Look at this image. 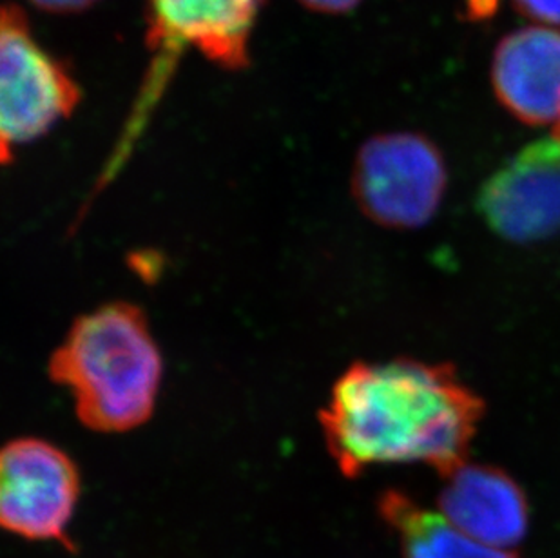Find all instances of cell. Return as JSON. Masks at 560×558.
<instances>
[{
    "label": "cell",
    "instance_id": "1",
    "mask_svg": "<svg viewBox=\"0 0 560 558\" xmlns=\"http://www.w3.org/2000/svg\"><path fill=\"white\" fill-rule=\"evenodd\" d=\"M482 416L485 403L454 367L394 359L345 370L319 422L345 477L396 463H423L446 477L468 463Z\"/></svg>",
    "mask_w": 560,
    "mask_h": 558
},
{
    "label": "cell",
    "instance_id": "2",
    "mask_svg": "<svg viewBox=\"0 0 560 558\" xmlns=\"http://www.w3.org/2000/svg\"><path fill=\"white\" fill-rule=\"evenodd\" d=\"M48 372L73 395L74 411L85 428L122 433L153 416L164 359L142 309L115 301L71 325L51 353Z\"/></svg>",
    "mask_w": 560,
    "mask_h": 558
},
{
    "label": "cell",
    "instance_id": "3",
    "mask_svg": "<svg viewBox=\"0 0 560 558\" xmlns=\"http://www.w3.org/2000/svg\"><path fill=\"white\" fill-rule=\"evenodd\" d=\"M80 98L68 66L38 43L26 13L0 5V165L73 115Z\"/></svg>",
    "mask_w": 560,
    "mask_h": 558
},
{
    "label": "cell",
    "instance_id": "4",
    "mask_svg": "<svg viewBox=\"0 0 560 558\" xmlns=\"http://www.w3.org/2000/svg\"><path fill=\"white\" fill-rule=\"evenodd\" d=\"M446 179L443 154L429 138L390 132L363 143L352 171V195L372 222L418 229L435 217Z\"/></svg>",
    "mask_w": 560,
    "mask_h": 558
},
{
    "label": "cell",
    "instance_id": "5",
    "mask_svg": "<svg viewBox=\"0 0 560 558\" xmlns=\"http://www.w3.org/2000/svg\"><path fill=\"white\" fill-rule=\"evenodd\" d=\"M80 499L73 458L49 441L13 439L0 446V530L35 543H69Z\"/></svg>",
    "mask_w": 560,
    "mask_h": 558
},
{
    "label": "cell",
    "instance_id": "6",
    "mask_svg": "<svg viewBox=\"0 0 560 558\" xmlns=\"http://www.w3.org/2000/svg\"><path fill=\"white\" fill-rule=\"evenodd\" d=\"M265 0H148V46L156 54L153 84L192 48L228 71L250 62V38Z\"/></svg>",
    "mask_w": 560,
    "mask_h": 558
},
{
    "label": "cell",
    "instance_id": "7",
    "mask_svg": "<svg viewBox=\"0 0 560 558\" xmlns=\"http://www.w3.org/2000/svg\"><path fill=\"white\" fill-rule=\"evenodd\" d=\"M485 222L510 242H537L560 231V142L542 138L518 151L479 193Z\"/></svg>",
    "mask_w": 560,
    "mask_h": 558
},
{
    "label": "cell",
    "instance_id": "8",
    "mask_svg": "<svg viewBox=\"0 0 560 558\" xmlns=\"http://www.w3.org/2000/svg\"><path fill=\"white\" fill-rule=\"evenodd\" d=\"M495 96L506 112L529 126L560 116V30L528 26L499 43L492 62Z\"/></svg>",
    "mask_w": 560,
    "mask_h": 558
},
{
    "label": "cell",
    "instance_id": "9",
    "mask_svg": "<svg viewBox=\"0 0 560 558\" xmlns=\"http://www.w3.org/2000/svg\"><path fill=\"white\" fill-rule=\"evenodd\" d=\"M444 479L439 508L446 521L493 548L523 543L529 527L528 499L506 472L465 463Z\"/></svg>",
    "mask_w": 560,
    "mask_h": 558
},
{
    "label": "cell",
    "instance_id": "10",
    "mask_svg": "<svg viewBox=\"0 0 560 558\" xmlns=\"http://www.w3.org/2000/svg\"><path fill=\"white\" fill-rule=\"evenodd\" d=\"M377 508L405 558H518L508 549L479 543L402 491H385Z\"/></svg>",
    "mask_w": 560,
    "mask_h": 558
},
{
    "label": "cell",
    "instance_id": "11",
    "mask_svg": "<svg viewBox=\"0 0 560 558\" xmlns=\"http://www.w3.org/2000/svg\"><path fill=\"white\" fill-rule=\"evenodd\" d=\"M513 4L542 26L560 27V0H513Z\"/></svg>",
    "mask_w": 560,
    "mask_h": 558
},
{
    "label": "cell",
    "instance_id": "12",
    "mask_svg": "<svg viewBox=\"0 0 560 558\" xmlns=\"http://www.w3.org/2000/svg\"><path fill=\"white\" fill-rule=\"evenodd\" d=\"M37 10L55 15H69V13H80V11L90 10L98 0H30Z\"/></svg>",
    "mask_w": 560,
    "mask_h": 558
},
{
    "label": "cell",
    "instance_id": "13",
    "mask_svg": "<svg viewBox=\"0 0 560 558\" xmlns=\"http://www.w3.org/2000/svg\"><path fill=\"white\" fill-rule=\"evenodd\" d=\"M300 4L317 13H327V15H341L354 10L361 0H298Z\"/></svg>",
    "mask_w": 560,
    "mask_h": 558
},
{
    "label": "cell",
    "instance_id": "14",
    "mask_svg": "<svg viewBox=\"0 0 560 558\" xmlns=\"http://www.w3.org/2000/svg\"><path fill=\"white\" fill-rule=\"evenodd\" d=\"M493 5H495V0H470V8L476 16L488 15Z\"/></svg>",
    "mask_w": 560,
    "mask_h": 558
},
{
    "label": "cell",
    "instance_id": "15",
    "mask_svg": "<svg viewBox=\"0 0 560 558\" xmlns=\"http://www.w3.org/2000/svg\"><path fill=\"white\" fill-rule=\"evenodd\" d=\"M556 138L560 142V116H559V118H557V121H556Z\"/></svg>",
    "mask_w": 560,
    "mask_h": 558
}]
</instances>
